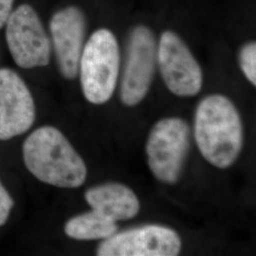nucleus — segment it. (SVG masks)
Returning <instances> with one entry per match:
<instances>
[{
    "label": "nucleus",
    "mask_w": 256,
    "mask_h": 256,
    "mask_svg": "<svg viewBox=\"0 0 256 256\" xmlns=\"http://www.w3.org/2000/svg\"><path fill=\"white\" fill-rule=\"evenodd\" d=\"M194 138L209 164L220 169L234 164L243 148L244 128L232 102L220 94L204 98L196 112Z\"/></svg>",
    "instance_id": "1"
},
{
    "label": "nucleus",
    "mask_w": 256,
    "mask_h": 256,
    "mask_svg": "<svg viewBox=\"0 0 256 256\" xmlns=\"http://www.w3.org/2000/svg\"><path fill=\"white\" fill-rule=\"evenodd\" d=\"M23 158L28 172L41 182L75 189L86 180L84 160L57 128L43 126L34 131L23 144Z\"/></svg>",
    "instance_id": "2"
},
{
    "label": "nucleus",
    "mask_w": 256,
    "mask_h": 256,
    "mask_svg": "<svg viewBox=\"0 0 256 256\" xmlns=\"http://www.w3.org/2000/svg\"><path fill=\"white\" fill-rule=\"evenodd\" d=\"M120 54L115 36L106 28L95 32L84 46L79 72L82 93L93 104H102L113 96L119 77Z\"/></svg>",
    "instance_id": "3"
},
{
    "label": "nucleus",
    "mask_w": 256,
    "mask_h": 256,
    "mask_svg": "<svg viewBox=\"0 0 256 256\" xmlns=\"http://www.w3.org/2000/svg\"><path fill=\"white\" fill-rule=\"evenodd\" d=\"M191 131L180 118H167L152 128L146 144L148 165L156 178L174 184L182 172L190 149Z\"/></svg>",
    "instance_id": "4"
},
{
    "label": "nucleus",
    "mask_w": 256,
    "mask_h": 256,
    "mask_svg": "<svg viewBox=\"0 0 256 256\" xmlns=\"http://www.w3.org/2000/svg\"><path fill=\"white\" fill-rule=\"evenodd\" d=\"M6 40L19 68L30 70L50 64L52 42L36 12L30 5L12 10L6 22Z\"/></svg>",
    "instance_id": "5"
},
{
    "label": "nucleus",
    "mask_w": 256,
    "mask_h": 256,
    "mask_svg": "<svg viewBox=\"0 0 256 256\" xmlns=\"http://www.w3.org/2000/svg\"><path fill=\"white\" fill-rule=\"evenodd\" d=\"M156 63L158 45L152 30L144 26L133 28L128 38L120 86V99L126 106H135L146 97Z\"/></svg>",
    "instance_id": "6"
},
{
    "label": "nucleus",
    "mask_w": 256,
    "mask_h": 256,
    "mask_svg": "<svg viewBox=\"0 0 256 256\" xmlns=\"http://www.w3.org/2000/svg\"><path fill=\"white\" fill-rule=\"evenodd\" d=\"M158 63L167 88L180 97H192L202 90V68L182 38L165 32L158 46Z\"/></svg>",
    "instance_id": "7"
},
{
    "label": "nucleus",
    "mask_w": 256,
    "mask_h": 256,
    "mask_svg": "<svg viewBox=\"0 0 256 256\" xmlns=\"http://www.w3.org/2000/svg\"><path fill=\"white\" fill-rule=\"evenodd\" d=\"M182 242L174 230L147 225L106 239L98 248L100 256H176Z\"/></svg>",
    "instance_id": "8"
},
{
    "label": "nucleus",
    "mask_w": 256,
    "mask_h": 256,
    "mask_svg": "<svg viewBox=\"0 0 256 256\" xmlns=\"http://www.w3.org/2000/svg\"><path fill=\"white\" fill-rule=\"evenodd\" d=\"M36 118V104L27 84L14 70L0 68V140L27 133Z\"/></svg>",
    "instance_id": "9"
},
{
    "label": "nucleus",
    "mask_w": 256,
    "mask_h": 256,
    "mask_svg": "<svg viewBox=\"0 0 256 256\" xmlns=\"http://www.w3.org/2000/svg\"><path fill=\"white\" fill-rule=\"evenodd\" d=\"M50 30L59 70L66 79L72 80L79 74L84 46V16L76 7L61 10L52 16Z\"/></svg>",
    "instance_id": "10"
},
{
    "label": "nucleus",
    "mask_w": 256,
    "mask_h": 256,
    "mask_svg": "<svg viewBox=\"0 0 256 256\" xmlns=\"http://www.w3.org/2000/svg\"><path fill=\"white\" fill-rule=\"evenodd\" d=\"M84 198L92 210L114 222L132 220L140 209L135 192L120 183L93 187L86 192Z\"/></svg>",
    "instance_id": "11"
},
{
    "label": "nucleus",
    "mask_w": 256,
    "mask_h": 256,
    "mask_svg": "<svg viewBox=\"0 0 256 256\" xmlns=\"http://www.w3.org/2000/svg\"><path fill=\"white\" fill-rule=\"evenodd\" d=\"M117 230L116 222L94 210L74 216L64 226L66 234L76 240H106L114 236Z\"/></svg>",
    "instance_id": "12"
},
{
    "label": "nucleus",
    "mask_w": 256,
    "mask_h": 256,
    "mask_svg": "<svg viewBox=\"0 0 256 256\" xmlns=\"http://www.w3.org/2000/svg\"><path fill=\"white\" fill-rule=\"evenodd\" d=\"M239 64L244 75L254 86L256 84V45L254 42L243 46L239 54Z\"/></svg>",
    "instance_id": "13"
},
{
    "label": "nucleus",
    "mask_w": 256,
    "mask_h": 256,
    "mask_svg": "<svg viewBox=\"0 0 256 256\" xmlns=\"http://www.w3.org/2000/svg\"><path fill=\"white\" fill-rule=\"evenodd\" d=\"M14 206V202L12 198L0 180V227L4 226L9 220Z\"/></svg>",
    "instance_id": "14"
},
{
    "label": "nucleus",
    "mask_w": 256,
    "mask_h": 256,
    "mask_svg": "<svg viewBox=\"0 0 256 256\" xmlns=\"http://www.w3.org/2000/svg\"><path fill=\"white\" fill-rule=\"evenodd\" d=\"M14 0H0V28L6 25L10 14L12 12V6Z\"/></svg>",
    "instance_id": "15"
}]
</instances>
